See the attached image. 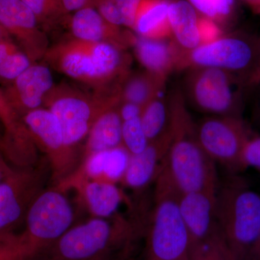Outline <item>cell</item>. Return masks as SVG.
Segmentation results:
<instances>
[{"instance_id": "cell-1", "label": "cell", "mask_w": 260, "mask_h": 260, "mask_svg": "<svg viewBox=\"0 0 260 260\" xmlns=\"http://www.w3.org/2000/svg\"><path fill=\"white\" fill-rule=\"evenodd\" d=\"M168 99L172 140L162 170L180 194L217 191L215 162L200 145L197 123L188 110L184 93L180 88H175Z\"/></svg>"}, {"instance_id": "cell-2", "label": "cell", "mask_w": 260, "mask_h": 260, "mask_svg": "<svg viewBox=\"0 0 260 260\" xmlns=\"http://www.w3.org/2000/svg\"><path fill=\"white\" fill-rule=\"evenodd\" d=\"M45 57L67 76L104 90L119 86L130 73L126 49L110 43L73 38L48 49Z\"/></svg>"}, {"instance_id": "cell-3", "label": "cell", "mask_w": 260, "mask_h": 260, "mask_svg": "<svg viewBox=\"0 0 260 260\" xmlns=\"http://www.w3.org/2000/svg\"><path fill=\"white\" fill-rule=\"evenodd\" d=\"M220 234L233 260H252L260 235V194L232 176L216 193Z\"/></svg>"}, {"instance_id": "cell-4", "label": "cell", "mask_w": 260, "mask_h": 260, "mask_svg": "<svg viewBox=\"0 0 260 260\" xmlns=\"http://www.w3.org/2000/svg\"><path fill=\"white\" fill-rule=\"evenodd\" d=\"M134 233L119 217L90 219L72 227L32 260H119Z\"/></svg>"}, {"instance_id": "cell-5", "label": "cell", "mask_w": 260, "mask_h": 260, "mask_svg": "<svg viewBox=\"0 0 260 260\" xmlns=\"http://www.w3.org/2000/svg\"><path fill=\"white\" fill-rule=\"evenodd\" d=\"M155 182V207L147 237L148 260H189L191 240L179 208L181 194L162 170Z\"/></svg>"}, {"instance_id": "cell-6", "label": "cell", "mask_w": 260, "mask_h": 260, "mask_svg": "<svg viewBox=\"0 0 260 260\" xmlns=\"http://www.w3.org/2000/svg\"><path fill=\"white\" fill-rule=\"evenodd\" d=\"M184 88L186 100L197 110L231 117H242L246 94L251 90L239 75L213 68L187 69Z\"/></svg>"}, {"instance_id": "cell-7", "label": "cell", "mask_w": 260, "mask_h": 260, "mask_svg": "<svg viewBox=\"0 0 260 260\" xmlns=\"http://www.w3.org/2000/svg\"><path fill=\"white\" fill-rule=\"evenodd\" d=\"M257 59L258 37L245 32H234L223 34L216 40L191 50L181 48L178 70L218 68L239 75L249 86Z\"/></svg>"}, {"instance_id": "cell-8", "label": "cell", "mask_w": 260, "mask_h": 260, "mask_svg": "<svg viewBox=\"0 0 260 260\" xmlns=\"http://www.w3.org/2000/svg\"><path fill=\"white\" fill-rule=\"evenodd\" d=\"M120 102L116 90L104 92L95 101L70 89L53 88L44 104L59 121L65 145L74 150L75 147L88 137L99 115Z\"/></svg>"}, {"instance_id": "cell-9", "label": "cell", "mask_w": 260, "mask_h": 260, "mask_svg": "<svg viewBox=\"0 0 260 260\" xmlns=\"http://www.w3.org/2000/svg\"><path fill=\"white\" fill-rule=\"evenodd\" d=\"M74 218V210L63 189L52 188L38 195L29 208L23 240L32 259L71 229Z\"/></svg>"}, {"instance_id": "cell-10", "label": "cell", "mask_w": 260, "mask_h": 260, "mask_svg": "<svg viewBox=\"0 0 260 260\" xmlns=\"http://www.w3.org/2000/svg\"><path fill=\"white\" fill-rule=\"evenodd\" d=\"M200 145L214 162L230 172L244 170L242 150L251 133L242 117L210 116L197 123Z\"/></svg>"}, {"instance_id": "cell-11", "label": "cell", "mask_w": 260, "mask_h": 260, "mask_svg": "<svg viewBox=\"0 0 260 260\" xmlns=\"http://www.w3.org/2000/svg\"><path fill=\"white\" fill-rule=\"evenodd\" d=\"M0 24L32 62L45 56L47 36L23 0H0Z\"/></svg>"}, {"instance_id": "cell-12", "label": "cell", "mask_w": 260, "mask_h": 260, "mask_svg": "<svg viewBox=\"0 0 260 260\" xmlns=\"http://www.w3.org/2000/svg\"><path fill=\"white\" fill-rule=\"evenodd\" d=\"M24 122L41 148L47 154L53 177L56 182H62L69 176L73 150L65 145L60 124L48 109H36L24 116ZM65 181V179H64Z\"/></svg>"}, {"instance_id": "cell-13", "label": "cell", "mask_w": 260, "mask_h": 260, "mask_svg": "<svg viewBox=\"0 0 260 260\" xmlns=\"http://www.w3.org/2000/svg\"><path fill=\"white\" fill-rule=\"evenodd\" d=\"M216 193L192 191L179 197V208L190 236L191 246L223 240L217 217Z\"/></svg>"}, {"instance_id": "cell-14", "label": "cell", "mask_w": 260, "mask_h": 260, "mask_svg": "<svg viewBox=\"0 0 260 260\" xmlns=\"http://www.w3.org/2000/svg\"><path fill=\"white\" fill-rule=\"evenodd\" d=\"M53 88L54 79L50 69L46 65L32 64L9 84L3 94L11 108H18L26 114L40 109Z\"/></svg>"}, {"instance_id": "cell-15", "label": "cell", "mask_w": 260, "mask_h": 260, "mask_svg": "<svg viewBox=\"0 0 260 260\" xmlns=\"http://www.w3.org/2000/svg\"><path fill=\"white\" fill-rule=\"evenodd\" d=\"M172 140L170 128L161 136L149 142L141 153L130 155L121 181L134 190H141L157 177L165 164Z\"/></svg>"}, {"instance_id": "cell-16", "label": "cell", "mask_w": 260, "mask_h": 260, "mask_svg": "<svg viewBox=\"0 0 260 260\" xmlns=\"http://www.w3.org/2000/svg\"><path fill=\"white\" fill-rule=\"evenodd\" d=\"M75 39L85 42H107L126 49L133 46L135 34L107 21L93 6L85 7L73 13L70 20Z\"/></svg>"}, {"instance_id": "cell-17", "label": "cell", "mask_w": 260, "mask_h": 260, "mask_svg": "<svg viewBox=\"0 0 260 260\" xmlns=\"http://www.w3.org/2000/svg\"><path fill=\"white\" fill-rule=\"evenodd\" d=\"M133 47L135 55L145 71L166 83L178 70L180 47L174 39H148L135 35Z\"/></svg>"}, {"instance_id": "cell-18", "label": "cell", "mask_w": 260, "mask_h": 260, "mask_svg": "<svg viewBox=\"0 0 260 260\" xmlns=\"http://www.w3.org/2000/svg\"><path fill=\"white\" fill-rule=\"evenodd\" d=\"M172 0H141L132 30L148 39H172L169 19Z\"/></svg>"}, {"instance_id": "cell-19", "label": "cell", "mask_w": 260, "mask_h": 260, "mask_svg": "<svg viewBox=\"0 0 260 260\" xmlns=\"http://www.w3.org/2000/svg\"><path fill=\"white\" fill-rule=\"evenodd\" d=\"M169 19L172 39L179 47L184 50L199 47V13L187 0H172Z\"/></svg>"}, {"instance_id": "cell-20", "label": "cell", "mask_w": 260, "mask_h": 260, "mask_svg": "<svg viewBox=\"0 0 260 260\" xmlns=\"http://www.w3.org/2000/svg\"><path fill=\"white\" fill-rule=\"evenodd\" d=\"M119 104L108 108L94 122L88 135L85 158L90 154L122 145V120L119 112Z\"/></svg>"}, {"instance_id": "cell-21", "label": "cell", "mask_w": 260, "mask_h": 260, "mask_svg": "<svg viewBox=\"0 0 260 260\" xmlns=\"http://www.w3.org/2000/svg\"><path fill=\"white\" fill-rule=\"evenodd\" d=\"M83 184L85 204L95 218H112L124 199L116 183L107 181L86 180Z\"/></svg>"}, {"instance_id": "cell-22", "label": "cell", "mask_w": 260, "mask_h": 260, "mask_svg": "<svg viewBox=\"0 0 260 260\" xmlns=\"http://www.w3.org/2000/svg\"><path fill=\"white\" fill-rule=\"evenodd\" d=\"M164 87L165 83L148 72L129 73L119 85V97L121 102L133 103L143 107L160 95Z\"/></svg>"}, {"instance_id": "cell-23", "label": "cell", "mask_w": 260, "mask_h": 260, "mask_svg": "<svg viewBox=\"0 0 260 260\" xmlns=\"http://www.w3.org/2000/svg\"><path fill=\"white\" fill-rule=\"evenodd\" d=\"M140 120L149 141L161 136L169 128V99H164L160 94L154 98L143 107Z\"/></svg>"}, {"instance_id": "cell-24", "label": "cell", "mask_w": 260, "mask_h": 260, "mask_svg": "<svg viewBox=\"0 0 260 260\" xmlns=\"http://www.w3.org/2000/svg\"><path fill=\"white\" fill-rule=\"evenodd\" d=\"M141 0H95L93 7L112 25L133 28Z\"/></svg>"}, {"instance_id": "cell-25", "label": "cell", "mask_w": 260, "mask_h": 260, "mask_svg": "<svg viewBox=\"0 0 260 260\" xmlns=\"http://www.w3.org/2000/svg\"><path fill=\"white\" fill-rule=\"evenodd\" d=\"M35 15L41 28L51 29L66 21L62 0H23Z\"/></svg>"}, {"instance_id": "cell-26", "label": "cell", "mask_w": 260, "mask_h": 260, "mask_svg": "<svg viewBox=\"0 0 260 260\" xmlns=\"http://www.w3.org/2000/svg\"><path fill=\"white\" fill-rule=\"evenodd\" d=\"M200 15L219 25L230 21L235 10V0H187Z\"/></svg>"}, {"instance_id": "cell-27", "label": "cell", "mask_w": 260, "mask_h": 260, "mask_svg": "<svg viewBox=\"0 0 260 260\" xmlns=\"http://www.w3.org/2000/svg\"><path fill=\"white\" fill-rule=\"evenodd\" d=\"M122 146L130 155L141 153L146 148L149 140L145 135L140 117L122 121Z\"/></svg>"}, {"instance_id": "cell-28", "label": "cell", "mask_w": 260, "mask_h": 260, "mask_svg": "<svg viewBox=\"0 0 260 260\" xmlns=\"http://www.w3.org/2000/svg\"><path fill=\"white\" fill-rule=\"evenodd\" d=\"M22 207L15 191L8 184H0V229L16 221Z\"/></svg>"}, {"instance_id": "cell-29", "label": "cell", "mask_w": 260, "mask_h": 260, "mask_svg": "<svg viewBox=\"0 0 260 260\" xmlns=\"http://www.w3.org/2000/svg\"><path fill=\"white\" fill-rule=\"evenodd\" d=\"M129 156V153L122 145L108 150L102 181L113 183L121 181L127 167Z\"/></svg>"}, {"instance_id": "cell-30", "label": "cell", "mask_w": 260, "mask_h": 260, "mask_svg": "<svg viewBox=\"0 0 260 260\" xmlns=\"http://www.w3.org/2000/svg\"><path fill=\"white\" fill-rule=\"evenodd\" d=\"M34 64L22 50L15 51L0 63V80L10 84Z\"/></svg>"}, {"instance_id": "cell-31", "label": "cell", "mask_w": 260, "mask_h": 260, "mask_svg": "<svg viewBox=\"0 0 260 260\" xmlns=\"http://www.w3.org/2000/svg\"><path fill=\"white\" fill-rule=\"evenodd\" d=\"M189 260H233L223 240L200 243L191 246Z\"/></svg>"}, {"instance_id": "cell-32", "label": "cell", "mask_w": 260, "mask_h": 260, "mask_svg": "<svg viewBox=\"0 0 260 260\" xmlns=\"http://www.w3.org/2000/svg\"><path fill=\"white\" fill-rule=\"evenodd\" d=\"M242 162L244 169L254 168L260 172V135L251 132L243 148Z\"/></svg>"}, {"instance_id": "cell-33", "label": "cell", "mask_w": 260, "mask_h": 260, "mask_svg": "<svg viewBox=\"0 0 260 260\" xmlns=\"http://www.w3.org/2000/svg\"><path fill=\"white\" fill-rule=\"evenodd\" d=\"M198 28H199L200 45L213 42L223 35V30L220 28V25L218 23H215L211 19L201 15H199Z\"/></svg>"}, {"instance_id": "cell-34", "label": "cell", "mask_w": 260, "mask_h": 260, "mask_svg": "<svg viewBox=\"0 0 260 260\" xmlns=\"http://www.w3.org/2000/svg\"><path fill=\"white\" fill-rule=\"evenodd\" d=\"M0 260H32V256L23 242L0 248Z\"/></svg>"}, {"instance_id": "cell-35", "label": "cell", "mask_w": 260, "mask_h": 260, "mask_svg": "<svg viewBox=\"0 0 260 260\" xmlns=\"http://www.w3.org/2000/svg\"><path fill=\"white\" fill-rule=\"evenodd\" d=\"M143 107L133 103L121 102L119 107V112L122 121L130 120L140 117Z\"/></svg>"}, {"instance_id": "cell-36", "label": "cell", "mask_w": 260, "mask_h": 260, "mask_svg": "<svg viewBox=\"0 0 260 260\" xmlns=\"http://www.w3.org/2000/svg\"><path fill=\"white\" fill-rule=\"evenodd\" d=\"M20 49L18 46L12 40L11 37H8L2 39L0 40V63L3 62L6 58Z\"/></svg>"}, {"instance_id": "cell-37", "label": "cell", "mask_w": 260, "mask_h": 260, "mask_svg": "<svg viewBox=\"0 0 260 260\" xmlns=\"http://www.w3.org/2000/svg\"><path fill=\"white\" fill-rule=\"evenodd\" d=\"M67 13H75L85 7L93 6L95 0H62Z\"/></svg>"}, {"instance_id": "cell-38", "label": "cell", "mask_w": 260, "mask_h": 260, "mask_svg": "<svg viewBox=\"0 0 260 260\" xmlns=\"http://www.w3.org/2000/svg\"><path fill=\"white\" fill-rule=\"evenodd\" d=\"M250 88H256L260 85V36L258 37V59L255 70L249 82Z\"/></svg>"}, {"instance_id": "cell-39", "label": "cell", "mask_w": 260, "mask_h": 260, "mask_svg": "<svg viewBox=\"0 0 260 260\" xmlns=\"http://www.w3.org/2000/svg\"><path fill=\"white\" fill-rule=\"evenodd\" d=\"M12 108L7 102L3 92L0 91V116L5 119L11 116Z\"/></svg>"}, {"instance_id": "cell-40", "label": "cell", "mask_w": 260, "mask_h": 260, "mask_svg": "<svg viewBox=\"0 0 260 260\" xmlns=\"http://www.w3.org/2000/svg\"><path fill=\"white\" fill-rule=\"evenodd\" d=\"M244 1L254 13L260 15V0H244Z\"/></svg>"}, {"instance_id": "cell-41", "label": "cell", "mask_w": 260, "mask_h": 260, "mask_svg": "<svg viewBox=\"0 0 260 260\" xmlns=\"http://www.w3.org/2000/svg\"><path fill=\"white\" fill-rule=\"evenodd\" d=\"M252 260H260V235L257 244H256L255 251H254Z\"/></svg>"}, {"instance_id": "cell-42", "label": "cell", "mask_w": 260, "mask_h": 260, "mask_svg": "<svg viewBox=\"0 0 260 260\" xmlns=\"http://www.w3.org/2000/svg\"><path fill=\"white\" fill-rule=\"evenodd\" d=\"M8 37H10V36L8 35V32H6V30L3 28V27L2 26L1 24H0V40L3 39V38Z\"/></svg>"}, {"instance_id": "cell-43", "label": "cell", "mask_w": 260, "mask_h": 260, "mask_svg": "<svg viewBox=\"0 0 260 260\" xmlns=\"http://www.w3.org/2000/svg\"><path fill=\"white\" fill-rule=\"evenodd\" d=\"M256 115L260 119V93H259V96L257 98V102H256Z\"/></svg>"}]
</instances>
